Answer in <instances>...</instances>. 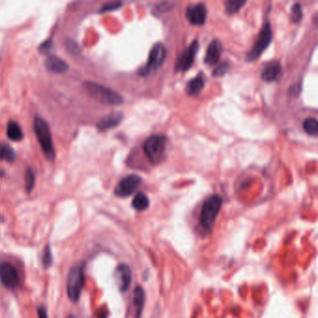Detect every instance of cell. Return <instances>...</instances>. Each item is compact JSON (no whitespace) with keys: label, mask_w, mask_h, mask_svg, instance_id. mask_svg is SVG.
Instances as JSON below:
<instances>
[{"label":"cell","mask_w":318,"mask_h":318,"mask_svg":"<svg viewBox=\"0 0 318 318\" xmlns=\"http://www.w3.org/2000/svg\"><path fill=\"white\" fill-rule=\"evenodd\" d=\"M83 87L94 99L104 105L119 106L123 102L122 96L118 93L94 81H85Z\"/></svg>","instance_id":"cell-1"},{"label":"cell","mask_w":318,"mask_h":318,"mask_svg":"<svg viewBox=\"0 0 318 318\" xmlns=\"http://www.w3.org/2000/svg\"><path fill=\"white\" fill-rule=\"evenodd\" d=\"M221 206L222 198L217 194L209 196L205 201L200 215V223L205 230L210 231L214 227L216 219L220 212Z\"/></svg>","instance_id":"cell-2"},{"label":"cell","mask_w":318,"mask_h":318,"mask_svg":"<svg viewBox=\"0 0 318 318\" xmlns=\"http://www.w3.org/2000/svg\"><path fill=\"white\" fill-rule=\"evenodd\" d=\"M34 129L38 138V143L43 150L44 155L48 161L53 162L55 158V151L52 143L49 124L40 117H36L34 121Z\"/></svg>","instance_id":"cell-3"},{"label":"cell","mask_w":318,"mask_h":318,"mask_svg":"<svg viewBox=\"0 0 318 318\" xmlns=\"http://www.w3.org/2000/svg\"><path fill=\"white\" fill-rule=\"evenodd\" d=\"M167 139L162 135L151 136L144 143V151L152 164L162 162L165 154Z\"/></svg>","instance_id":"cell-4"},{"label":"cell","mask_w":318,"mask_h":318,"mask_svg":"<svg viewBox=\"0 0 318 318\" xmlns=\"http://www.w3.org/2000/svg\"><path fill=\"white\" fill-rule=\"evenodd\" d=\"M84 286V272L81 265H75L69 270L67 282L68 296L72 301H77L81 297Z\"/></svg>","instance_id":"cell-5"},{"label":"cell","mask_w":318,"mask_h":318,"mask_svg":"<svg viewBox=\"0 0 318 318\" xmlns=\"http://www.w3.org/2000/svg\"><path fill=\"white\" fill-rule=\"evenodd\" d=\"M272 39H273V32H272L271 25L268 22H265L253 48L246 55V60L248 62L256 61L259 57H261L262 52L268 48L269 45L272 42Z\"/></svg>","instance_id":"cell-6"},{"label":"cell","mask_w":318,"mask_h":318,"mask_svg":"<svg viewBox=\"0 0 318 318\" xmlns=\"http://www.w3.org/2000/svg\"><path fill=\"white\" fill-rule=\"evenodd\" d=\"M165 57H166V49L164 45L161 43L155 44L150 50L149 61L147 62V65L144 67V69L140 70V75L146 77L151 72L157 70L164 62Z\"/></svg>","instance_id":"cell-7"},{"label":"cell","mask_w":318,"mask_h":318,"mask_svg":"<svg viewBox=\"0 0 318 318\" xmlns=\"http://www.w3.org/2000/svg\"><path fill=\"white\" fill-rule=\"evenodd\" d=\"M141 182H142V179L139 175H127L124 178L119 181V184L115 187V194L120 198L128 197L138 189Z\"/></svg>","instance_id":"cell-8"},{"label":"cell","mask_w":318,"mask_h":318,"mask_svg":"<svg viewBox=\"0 0 318 318\" xmlns=\"http://www.w3.org/2000/svg\"><path fill=\"white\" fill-rule=\"evenodd\" d=\"M0 281L8 288H14L19 283L17 270L10 262L0 263Z\"/></svg>","instance_id":"cell-9"},{"label":"cell","mask_w":318,"mask_h":318,"mask_svg":"<svg viewBox=\"0 0 318 318\" xmlns=\"http://www.w3.org/2000/svg\"><path fill=\"white\" fill-rule=\"evenodd\" d=\"M198 49H199L198 41L194 40L177 60V62L175 63V70L179 72H184L190 69L192 66L194 65V59H195Z\"/></svg>","instance_id":"cell-10"},{"label":"cell","mask_w":318,"mask_h":318,"mask_svg":"<svg viewBox=\"0 0 318 318\" xmlns=\"http://www.w3.org/2000/svg\"><path fill=\"white\" fill-rule=\"evenodd\" d=\"M186 16L192 25H204L207 17V9L202 3L188 6Z\"/></svg>","instance_id":"cell-11"},{"label":"cell","mask_w":318,"mask_h":318,"mask_svg":"<svg viewBox=\"0 0 318 318\" xmlns=\"http://www.w3.org/2000/svg\"><path fill=\"white\" fill-rule=\"evenodd\" d=\"M115 279L119 290L126 291L131 286L132 271L130 267L126 264L119 265L115 272Z\"/></svg>","instance_id":"cell-12"},{"label":"cell","mask_w":318,"mask_h":318,"mask_svg":"<svg viewBox=\"0 0 318 318\" xmlns=\"http://www.w3.org/2000/svg\"><path fill=\"white\" fill-rule=\"evenodd\" d=\"M123 115L120 112H112L108 115H106V117L102 118L99 122L97 123V128L101 132L107 131L109 129L115 128L116 126L120 123V121L122 120Z\"/></svg>","instance_id":"cell-13"},{"label":"cell","mask_w":318,"mask_h":318,"mask_svg":"<svg viewBox=\"0 0 318 318\" xmlns=\"http://www.w3.org/2000/svg\"><path fill=\"white\" fill-rule=\"evenodd\" d=\"M222 53V44L220 43L219 39H214L211 43L209 44L207 50H206L205 62L209 66H213L218 62Z\"/></svg>","instance_id":"cell-14"},{"label":"cell","mask_w":318,"mask_h":318,"mask_svg":"<svg viewBox=\"0 0 318 318\" xmlns=\"http://www.w3.org/2000/svg\"><path fill=\"white\" fill-rule=\"evenodd\" d=\"M45 67L48 70L58 74L66 73L69 69L68 62L55 55H50L46 59Z\"/></svg>","instance_id":"cell-15"},{"label":"cell","mask_w":318,"mask_h":318,"mask_svg":"<svg viewBox=\"0 0 318 318\" xmlns=\"http://www.w3.org/2000/svg\"><path fill=\"white\" fill-rule=\"evenodd\" d=\"M145 300H146V296H145V291L141 287H136L135 291H134V308H135V313H136V317L140 318L142 312H143L144 305H145Z\"/></svg>","instance_id":"cell-16"},{"label":"cell","mask_w":318,"mask_h":318,"mask_svg":"<svg viewBox=\"0 0 318 318\" xmlns=\"http://www.w3.org/2000/svg\"><path fill=\"white\" fill-rule=\"evenodd\" d=\"M281 66L278 62H273L269 63L262 72V80L267 82L275 81L280 76Z\"/></svg>","instance_id":"cell-17"},{"label":"cell","mask_w":318,"mask_h":318,"mask_svg":"<svg viewBox=\"0 0 318 318\" xmlns=\"http://www.w3.org/2000/svg\"><path fill=\"white\" fill-rule=\"evenodd\" d=\"M205 87V80L203 77L197 76L193 80L188 81L187 86V93L190 96H197L201 94L203 89Z\"/></svg>","instance_id":"cell-18"},{"label":"cell","mask_w":318,"mask_h":318,"mask_svg":"<svg viewBox=\"0 0 318 318\" xmlns=\"http://www.w3.org/2000/svg\"><path fill=\"white\" fill-rule=\"evenodd\" d=\"M7 136L13 141H21L24 138V133L17 122L10 121L7 127Z\"/></svg>","instance_id":"cell-19"},{"label":"cell","mask_w":318,"mask_h":318,"mask_svg":"<svg viewBox=\"0 0 318 318\" xmlns=\"http://www.w3.org/2000/svg\"><path fill=\"white\" fill-rule=\"evenodd\" d=\"M150 206V200L143 194V193H138L133 199L132 206L137 210V211H144L146 210Z\"/></svg>","instance_id":"cell-20"},{"label":"cell","mask_w":318,"mask_h":318,"mask_svg":"<svg viewBox=\"0 0 318 318\" xmlns=\"http://www.w3.org/2000/svg\"><path fill=\"white\" fill-rule=\"evenodd\" d=\"M0 159L9 162H13L15 161L16 154L11 146L7 144L0 143Z\"/></svg>","instance_id":"cell-21"},{"label":"cell","mask_w":318,"mask_h":318,"mask_svg":"<svg viewBox=\"0 0 318 318\" xmlns=\"http://www.w3.org/2000/svg\"><path fill=\"white\" fill-rule=\"evenodd\" d=\"M245 4V1L241 0H227L225 2V10L228 14H234L240 11V9Z\"/></svg>","instance_id":"cell-22"},{"label":"cell","mask_w":318,"mask_h":318,"mask_svg":"<svg viewBox=\"0 0 318 318\" xmlns=\"http://www.w3.org/2000/svg\"><path fill=\"white\" fill-rule=\"evenodd\" d=\"M303 129L306 133L312 137H317L318 122L314 118H308L303 122Z\"/></svg>","instance_id":"cell-23"},{"label":"cell","mask_w":318,"mask_h":318,"mask_svg":"<svg viewBox=\"0 0 318 318\" xmlns=\"http://www.w3.org/2000/svg\"><path fill=\"white\" fill-rule=\"evenodd\" d=\"M25 188L27 190V193H30L33 189L34 184H35V175L32 171V169H27L25 175Z\"/></svg>","instance_id":"cell-24"},{"label":"cell","mask_w":318,"mask_h":318,"mask_svg":"<svg viewBox=\"0 0 318 318\" xmlns=\"http://www.w3.org/2000/svg\"><path fill=\"white\" fill-rule=\"evenodd\" d=\"M302 18V11H301V6L299 3L294 4L291 10V19L294 23H298Z\"/></svg>","instance_id":"cell-25"},{"label":"cell","mask_w":318,"mask_h":318,"mask_svg":"<svg viewBox=\"0 0 318 318\" xmlns=\"http://www.w3.org/2000/svg\"><path fill=\"white\" fill-rule=\"evenodd\" d=\"M122 6V3L121 2H117V1H114V2H108L106 3L105 5H103L101 10H100V13H106V12H112L115 10H118L120 7Z\"/></svg>","instance_id":"cell-26"},{"label":"cell","mask_w":318,"mask_h":318,"mask_svg":"<svg viewBox=\"0 0 318 318\" xmlns=\"http://www.w3.org/2000/svg\"><path fill=\"white\" fill-rule=\"evenodd\" d=\"M42 261H43V265L46 268L50 267V265H51V263H52V254H51V251H50V245H47L45 247Z\"/></svg>","instance_id":"cell-27"},{"label":"cell","mask_w":318,"mask_h":318,"mask_svg":"<svg viewBox=\"0 0 318 318\" xmlns=\"http://www.w3.org/2000/svg\"><path fill=\"white\" fill-rule=\"evenodd\" d=\"M228 69H229L228 62H222L221 65H219L217 69H215V71H213V76H215V77L223 76L227 72Z\"/></svg>","instance_id":"cell-28"},{"label":"cell","mask_w":318,"mask_h":318,"mask_svg":"<svg viewBox=\"0 0 318 318\" xmlns=\"http://www.w3.org/2000/svg\"><path fill=\"white\" fill-rule=\"evenodd\" d=\"M38 318H49L48 317L47 311L45 310V308H43V307H38Z\"/></svg>","instance_id":"cell-29"},{"label":"cell","mask_w":318,"mask_h":318,"mask_svg":"<svg viewBox=\"0 0 318 318\" xmlns=\"http://www.w3.org/2000/svg\"><path fill=\"white\" fill-rule=\"evenodd\" d=\"M50 47H51L50 41H46L45 43L42 44V45L40 46L39 50H41V51H48V50L50 49Z\"/></svg>","instance_id":"cell-30"},{"label":"cell","mask_w":318,"mask_h":318,"mask_svg":"<svg viewBox=\"0 0 318 318\" xmlns=\"http://www.w3.org/2000/svg\"><path fill=\"white\" fill-rule=\"evenodd\" d=\"M68 318H77V317H76L75 315H73V314H71V315H69V317Z\"/></svg>","instance_id":"cell-31"},{"label":"cell","mask_w":318,"mask_h":318,"mask_svg":"<svg viewBox=\"0 0 318 318\" xmlns=\"http://www.w3.org/2000/svg\"><path fill=\"white\" fill-rule=\"evenodd\" d=\"M2 175V172H1V170H0V175Z\"/></svg>","instance_id":"cell-32"}]
</instances>
